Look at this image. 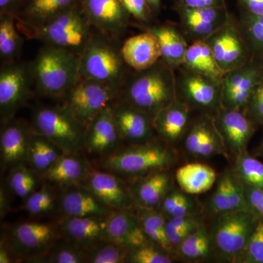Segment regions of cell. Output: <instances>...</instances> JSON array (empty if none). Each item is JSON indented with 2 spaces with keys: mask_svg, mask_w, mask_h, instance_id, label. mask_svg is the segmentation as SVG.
Listing matches in <instances>:
<instances>
[{
  "mask_svg": "<svg viewBox=\"0 0 263 263\" xmlns=\"http://www.w3.org/2000/svg\"><path fill=\"white\" fill-rule=\"evenodd\" d=\"M177 160L174 147L157 137L146 143L121 147L102 157L98 169L127 181L159 170L171 169Z\"/></svg>",
  "mask_w": 263,
  "mask_h": 263,
  "instance_id": "cell-1",
  "label": "cell"
},
{
  "mask_svg": "<svg viewBox=\"0 0 263 263\" xmlns=\"http://www.w3.org/2000/svg\"><path fill=\"white\" fill-rule=\"evenodd\" d=\"M161 59L146 70L138 71L124 84L120 98L152 119L177 98L176 73Z\"/></svg>",
  "mask_w": 263,
  "mask_h": 263,
  "instance_id": "cell-2",
  "label": "cell"
},
{
  "mask_svg": "<svg viewBox=\"0 0 263 263\" xmlns=\"http://www.w3.org/2000/svg\"><path fill=\"white\" fill-rule=\"evenodd\" d=\"M29 65L43 96L61 99L81 79L80 57L65 48L44 45Z\"/></svg>",
  "mask_w": 263,
  "mask_h": 263,
  "instance_id": "cell-3",
  "label": "cell"
},
{
  "mask_svg": "<svg viewBox=\"0 0 263 263\" xmlns=\"http://www.w3.org/2000/svg\"><path fill=\"white\" fill-rule=\"evenodd\" d=\"M21 32L28 39L65 48L80 56L92 37L91 26L81 5L62 12L45 23L29 25L17 22Z\"/></svg>",
  "mask_w": 263,
  "mask_h": 263,
  "instance_id": "cell-4",
  "label": "cell"
},
{
  "mask_svg": "<svg viewBox=\"0 0 263 263\" xmlns=\"http://www.w3.org/2000/svg\"><path fill=\"white\" fill-rule=\"evenodd\" d=\"M114 41L99 32L92 34L79 56L81 79L99 81L122 91L127 80L128 66Z\"/></svg>",
  "mask_w": 263,
  "mask_h": 263,
  "instance_id": "cell-5",
  "label": "cell"
},
{
  "mask_svg": "<svg viewBox=\"0 0 263 263\" xmlns=\"http://www.w3.org/2000/svg\"><path fill=\"white\" fill-rule=\"evenodd\" d=\"M258 219L248 209L213 216L209 231L215 258L220 262L237 263Z\"/></svg>",
  "mask_w": 263,
  "mask_h": 263,
  "instance_id": "cell-6",
  "label": "cell"
},
{
  "mask_svg": "<svg viewBox=\"0 0 263 263\" xmlns=\"http://www.w3.org/2000/svg\"><path fill=\"white\" fill-rule=\"evenodd\" d=\"M33 131L46 137L65 154L84 149L86 127L65 105L41 106L34 110Z\"/></svg>",
  "mask_w": 263,
  "mask_h": 263,
  "instance_id": "cell-7",
  "label": "cell"
},
{
  "mask_svg": "<svg viewBox=\"0 0 263 263\" xmlns=\"http://www.w3.org/2000/svg\"><path fill=\"white\" fill-rule=\"evenodd\" d=\"M5 235L18 262H43L46 254L62 238L57 224L38 221L19 223Z\"/></svg>",
  "mask_w": 263,
  "mask_h": 263,
  "instance_id": "cell-8",
  "label": "cell"
},
{
  "mask_svg": "<svg viewBox=\"0 0 263 263\" xmlns=\"http://www.w3.org/2000/svg\"><path fill=\"white\" fill-rule=\"evenodd\" d=\"M122 90L90 79H81L63 97L62 105L85 127L108 105L120 98Z\"/></svg>",
  "mask_w": 263,
  "mask_h": 263,
  "instance_id": "cell-9",
  "label": "cell"
},
{
  "mask_svg": "<svg viewBox=\"0 0 263 263\" xmlns=\"http://www.w3.org/2000/svg\"><path fill=\"white\" fill-rule=\"evenodd\" d=\"M34 84L30 65L16 61L2 64L0 70V120L6 124L32 98Z\"/></svg>",
  "mask_w": 263,
  "mask_h": 263,
  "instance_id": "cell-10",
  "label": "cell"
},
{
  "mask_svg": "<svg viewBox=\"0 0 263 263\" xmlns=\"http://www.w3.org/2000/svg\"><path fill=\"white\" fill-rule=\"evenodd\" d=\"M176 74L177 98L192 110L214 117L221 105V81L179 67Z\"/></svg>",
  "mask_w": 263,
  "mask_h": 263,
  "instance_id": "cell-11",
  "label": "cell"
},
{
  "mask_svg": "<svg viewBox=\"0 0 263 263\" xmlns=\"http://www.w3.org/2000/svg\"><path fill=\"white\" fill-rule=\"evenodd\" d=\"M205 42L224 73L252 60V53L240 29L239 21L230 13L229 18Z\"/></svg>",
  "mask_w": 263,
  "mask_h": 263,
  "instance_id": "cell-12",
  "label": "cell"
},
{
  "mask_svg": "<svg viewBox=\"0 0 263 263\" xmlns=\"http://www.w3.org/2000/svg\"><path fill=\"white\" fill-rule=\"evenodd\" d=\"M263 79V68L256 59L224 74L221 81V105L245 110L252 91Z\"/></svg>",
  "mask_w": 263,
  "mask_h": 263,
  "instance_id": "cell-13",
  "label": "cell"
},
{
  "mask_svg": "<svg viewBox=\"0 0 263 263\" xmlns=\"http://www.w3.org/2000/svg\"><path fill=\"white\" fill-rule=\"evenodd\" d=\"M185 152L195 159L228 155L214 117L200 114L191 121L182 140Z\"/></svg>",
  "mask_w": 263,
  "mask_h": 263,
  "instance_id": "cell-14",
  "label": "cell"
},
{
  "mask_svg": "<svg viewBox=\"0 0 263 263\" xmlns=\"http://www.w3.org/2000/svg\"><path fill=\"white\" fill-rule=\"evenodd\" d=\"M81 8L91 27L111 39L122 35L129 25L130 15L120 0H82Z\"/></svg>",
  "mask_w": 263,
  "mask_h": 263,
  "instance_id": "cell-15",
  "label": "cell"
},
{
  "mask_svg": "<svg viewBox=\"0 0 263 263\" xmlns=\"http://www.w3.org/2000/svg\"><path fill=\"white\" fill-rule=\"evenodd\" d=\"M79 184L88 189L111 210L136 209L127 181L112 173L92 169L87 178Z\"/></svg>",
  "mask_w": 263,
  "mask_h": 263,
  "instance_id": "cell-16",
  "label": "cell"
},
{
  "mask_svg": "<svg viewBox=\"0 0 263 263\" xmlns=\"http://www.w3.org/2000/svg\"><path fill=\"white\" fill-rule=\"evenodd\" d=\"M174 10L179 15L180 29L191 43L205 41L226 23L230 15L227 7L191 8L174 6Z\"/></svg>",
  "mask_w": 263,
  "mask_h": 263,
  "instance_id": "cell-17",
  "label": "cell"
},
{
  "mask_svg": "<svg viewBox=\"0 0 263 263\" xmlns=\"http://www.w3.org/2000/svg\"><path fill=\"white\" fill-rule=\"evenodd\" d=\"M214 119L228 155L235 157L247 150L256 125L245 110L221 107Z\"/></svg>",
  "mask_w": 263,
  "mask_h": 263,
  "instance_id": "cell-18",
  "label": "cell"
},
{
  "mask_svg": "<svg viewBox=\"0 0 263 263\" xmlns=\"http://www.w3.org/2000/svg\"><path fill=\"white\" fill-rule=\"evenodd\" d=\"M116 124L122 141L127 145L139 144L158 137L154 127L153 119L122 99L113 103Z\"/></svg>",
  "mask_w": 263,
  "mask_h": 263,
  "instance_id": "cell-19",
  "label": "cell"
},
{
  "mask_svg": "<svg viewBox=\"0 0 263 263\" xmlns=\"http://www.w3.org/2000/svg\"><path fill=\"white\" fill-rule=\"evenodd\" d=\"M31 124L21 119H13L2 125L0 134L1 168L10 171L27 164L29 143L32 134Z\"/></svg>",
  "mask_w": 263,
  "mask_h": 263,
  "instance_id": "cell-20",
  "label": "cell"
},
{
  "mask_svg": "<svg viewBox=\"0 0 263 263\" xmlns=\"http://www.w3.org/2000/svg\"><path fill=\"white\" fill-rule=\"evenodd\" d=\"M112 105L100 111L85 129L84 149L91 155L103 157L121 148L123 141L116 124Z\"/></svg>",
  "mask_w": 263,
  "mask_h": 263,
  "instance_id": "cell-21",
  "label": "cell"
},
{
  "mask_svg": "<svg viewBox=\"0 0 263 263\" xmlns=\"http://www.w3.org/2000/svg\"><path fill=\"white\" fill-rule=\"evenodd\" d=\"M62 238L85 252L108 240L106 217H66L57 223Z\"/></svg>",
  "mask_w": 263,
  "mask_h": 263,
  "instance_id": "cell-22",
  "label": "cell"
},
{
  "mask_svg": "<svg viewBox=\"0 0 263 263\" xmlns=\"http://www.w3.org/2000/svg\"><path fill=\"white\" fill-rule=\"evenodd\" d=\"M126 181L136 208L155 209H158L164 197L176 183L171 169L159 170Z\"/></svg>",
  "mask_w": 263,
  "mask_h": 263,
  "instance_id": "cell-23",
  "label": "cell"
},
{
  "mask_svg": "<svg viewBox=\"0 0 263 263\" xmlns=\"http://www.w3.org/2000/svg\"><path fill=\"white\" fill-rule=\"evenodd\" d=\"M206 209L212 217L233 211L249 210L243 183L233 167L226 169L218 176L215 189L208 202Z\"/></svg>",
  "mask_w": 263,
  "mask_h": 263,
  "instance_id": "cell-24",
  "label": "cell"
},
{
  "mask_svg": "<svg viewBox=\"0 0 263 263\" xmlns=\"http://www.w3.org/2000/svg\"><path fill=\"white\" fill-rule=\"evenodd\" d=\"M60 209L66 217H106L111 209L82 185L60 187Z\"/></svg>",
  "mask_w": 263,
  "mask_h": 263,
  "instance_id": "cell-25",
  "label": "cell"
},
{
  "mask_svg": "<svg viewBox=\"0 0 263 263\" xmlns=\"http://www.w3.org/2000/svg\"><path fill=\"white\" fill-rule=\"evenodd\" d=\"M192 109L179 98L162 109L153 119L157 136L174 146L181 141L191 123Z\"/></svg>",
  "mask_w": 263,
  "mask_h": 263,
  "instance_id": "cell-26",
  "label": "cell"
},
{
  "mask_svg": "<svg viewBox=\"0 0 263 263\" xmlns=\"http://www.w3.org/2000/svg\"><path fill=\"white\" fill-rule=\"evenodd\" d=\"M109 241L128 251L149 240L146 238L134 210H113L107 216Z\"/></svg>",
  "mask_w": 263,
  "mask_h": 263,
  "instance_id": "cell-27",
  "label": "cell"
},
{
  "mask_svg": "<svg viewBox=\"0 0 263 263\" xmlns=\"http://www.w3.org/2000/svg\"><path fill=\"white\" fill-rule=\"evenodd\" d=\"M120 51L128 67L136 72L146 70L161 60L160 45L149 31L128 38Z\"/></svg>",
  "mask_w": 263,
  "mask_h": 263,
  "instance_id": "cell-28",
  "label": "cell"
},
{
  "mask_svg": "<svg viewBox=\"0 0 263 263\" xmlns=\"http://www.w3.org/2000/svg\"><path fill=\"white\" fill-rule=\"evenodd\" d=\"M157 38L160 45L161 59L175 70L179 69L184 62L189 42L179 26L174 23L146 27Z\"/></svg>",
  "mask_w": 263,
  "mask_h": 263,
  "instance_id": "cell-29",
  "label": "cell"
},
{
  "mask_svg": "<svg viewBox=\"0 0 263 263\" xmlns=\"http://www.w3.org/2000/svg\"><path fill=\"white\" fill-rule=\"evenodd\" d=\"M91 168L80 152L64 154L42 176L43 181L62 187L81 183L87 178Z\"/></svg>",
  "mask_w": 263,
  "mask_h": 263,
  "instance_id": "cell-30",
  "label": "cell"
},
{
  "mask_svg": "<svg viewBox=\"0 0 263 263\" xmlns=\"http://www.w3.org/2000/svg\"><path fill=\"white\" fill-rule=\"evenodd\" d=\"M175 181L185 193L192 195L206 193L214 187L217 180L215 170L202 162H190L174 173Z\"/></svg>",
  "mask_w": 263,
  "mask_h": 263,
  "instance_id": "cell-31",
  "label": "cell"
},
{
  "mask_svg": "<svg viewBox=\"0 0 263 263\" xmlns=\"http://www.w3.org/2000/svg\"><path fill=\"white\" fill-rule=\"evenodd\" d=\"M82 0H28L15 15L17 22L37 25L45 23L65 10L81 5Z\"/></svg>",
  "mask_w": 263,
  "mask_h": 263,
  "instance_id": "cell-32",
  "label": "cell"
},
{
  "mask_svg": "<svg viewBox=\"0 0 263 263\" xmlns=\"http://www.w3.org/2000/svg\"><path fill=\"white\" fill-rule=\"evenodd\" d=\"M175 254L178 260L190 262L215 258L210 231L205 222L175 249Z\"/></svg>",
  "mask_w": 263,
  "mask_h": 263,
  "instance_id": "cell-33",
  "label": "cell"
},
{
  "mask_svg": "<svg viewBox=\"0 0 263 263\" xmlns=\"http://www.w3.org/2000/svg\"><path fill=\"white\" fill-rule=\"evenodd\" d=\"M181 67L220 81L226 74L218 65L212 49L205 41L190 43Z\"/></svg>",
  "mask_w": 263,
  "mask_h": 263,
  "instance_id": "cell-34",
  "label": "cell"
},
{
  "mask_svg": "<svg viewBox=\"0 0 263 263\" xmlns=\"http://www.w3.org/2000/svg\"><path fill=\"white\" fill-rule=\"evenodd\" d=\"M65 153L46 137L32 131L27 164L41 177Z\"/></svg>",
  "mask_w": 263,
  "mask_h": 263,
  "instance_id": "cell-35",
  "label": "cell"
},
{
  "mask_svg": "<svg viewBox=\"0 0 263 263\" xmlns=\"http://www.w3.org/2000/svg\"><path fill=\"white\" fill-rule=\"evenodd\" d=\"M202 209L195 195H190L179 186H174L164 197L157 210L168 219L202 214Z\"/></svg>",
  "mask_w": 263,
  "mask_h": 263,
  "instance_id": "cell-36",
  "label": "cell"
},
{
  "mask_svg": "<svg viewBox=\"0 0 263 263\" xmlns=\"http://www.w3.org/2000/svg\"><path fill=\"white\" fill-rule=\"evenodd\" d=\"M20 32L15 15L0 13V58L3 63L18 60L24 43Z\"/></svg>",
  "mask_w": 263,
  "mask_h": 263,
  "instance_id": "cell-37",
  "label": "cell"
},
{
  "mask_svg": "<svg viewBox=\"0 0 263 263\" xmlns=\"http://www.w3.org/2000/svg\"><path fill=\"white\" fill-rule=\"evenodd\" d=\"M135 212L146 238L176 256L174 249L167 238L166 231L167 219L155 209L137 207Z\"/></svg>",
  "mask_w": 263,
  "mask_h": 263,
  "instance_id": "cell-38",
  "label": "cell"
},
{
  "mask_svg": "<svg viewBox=\"0 0 263 263\" xmlns=\"http://www.w3.org/2000/svg\"><path fill=\"white\" fill-rule=\"evenodd\" d=\"M9 173L6 184L10 193L24 200L41 187L43 182L41 175L27 164L17 166Z\"/></svg>",
  "mask_w": 263,
  "mask_h": 263,
  "instance_id": "cell-39",
  "label": "cell"
},
{
  "mask_svg": "<svg viewBox=\"0 0 263 263\" xmlns=\"http://www.w3.org/2000/svg\"><path fill=\"white\" fill-rule=\"evenodd\" d=\"M60 206V194L53 185L43 181L41 187L24 200L23 209L29 215L42 216L53 212Z\"/></svg>",
  "mask_w": 263,
  "mask_h": 263,
  "instance_id": "cell-40",
  "label": "cell"
},
{
  "mask_svg": "<svg viewBox=\"0 0 263 263\" xmlns=\"http://www.w3.org/2000/svg\"><path fill=\"white\" fill-rule=\"evenodd\" d=\"M233 168L243 184L263 190V162L247 150L235 156Z\"/></svg>",
  "mask_w": 263,
  "mask_h": 263,
  "instance_id": "cell-41",
  "label": "cell"
},
{
  "mask_svg": "<svg viewBox=\"0 0 263 263\" xmlns=\"http://www.w3.org/2000/svg\"><path fill=\"white\" fill-rule=\"evenodd\" d=\"M238 21L252 58H257L263 51V15H251L241 11Z\"/></svg>",
  "mask_w": 263,
  "mask_h": 263,
  "instance_id": "cell-42",
  "label": "cell"
},
{
  "mask_svg": "<svg viewBox=\"0 0 263 263\" xmlns=\"http://www.w3.org/2000/svg\"><path fill=\"white\" fill-rule=\"evenodd\" d=\"M177 260L174 254L151 240L128 251L126 258L129 263H173Z\"/></svg>",
  "mask_w": 263,
  "mask_h": 263,
  "instance_id": "cell-43",
  "label": "cell"
},
{
  "mask_svg": "<svg viewBox=\"0 0 263 263\" xmlns=\"http://www.w3.org/2000/svg\"><path fill=\"white\" fill-rule=\"evenodd\" d=\"M44 262L86 263V254L85 251L61 238L46 254Z\"/></svg>",
  "mask_w": 263,
  "mask_h": 263,
  "instance_id": "cell-44",
  "label": "cell"
},
{
  "mask_svg": "<svg viewBox=\"0 0 263 263\" xmlns=\"http://www.w3.org/2000/svg\"><path fill=\"white\" fill-rule=\"evenodd\" d=\"M86 263L126 262L128 250L113 242L104 241L86 252Z\"/></svg>",
  "mask_w": 263,
  "mask_h": 263,
  "instance_id": "cell-45",
  "label": "cell"
},
{
  "mask_svg": "<svg viewBox=\"0 0 263 263\" xmlns=\"http://www.w3.org/2000/svg\"><path fill=\"white\" fill-rule=\"evenodd\" d=\"M237 263H263V219L259 218Z\"/></svg>",
  "mask_w": 263,
  "mask_h": 263,
  "instance_id": "cell-46",
  "label": "cell"
},
{
  "mask_svg": "<svg viewBox=\"0 0 263 263\" xmlns=\"http://www.w3.org/2000/svg\"><path fill=\"white\" fill-rule=\"evenodd\" d=\"M245 112L256 126L263 125V79L254 87Z\"/></svg>",
  "mask_w": 263,
  "mask_h": 263,
  "instance_id": "cell-47",
  "label": "cell"
},
{
  "mask_svg": "<svg viewBox=\"0 0 263 263\" xmlns=\"http://www.w3.org/2000/svg\"><path fill=\"white\" fill-rule=\"evenodd\" d=\"M130 16L142 24L149 23L153 13L144 0H120Z\"/></svg>",
  "mask_w": 263,
  "mask_h": 263,
  "instance_id": "cell-48",
  "label": "cell"
},
{
  "mask_svg": "<svg viewBox=\"0 0 263 263\" xmlns=\"http://www.w3.org/2000/svg\"><path fill=\"white\" fill-rule=\"evenodd\" d=\"M246 202L249 210L263 219V190L243 184Z\"/></svg>",
  "mask_w": 263,
  "mask_h": 263,
  "instance_id": "cell-49",
  "label": "cell"
},
{
  "mask_svg": "<svg viewBox=\"0 0 263 263\" xmlns=\"http://www.w3.org/2000/svg\"><path fill=\"white\" fill-rule=\"evenodd\" d=\"M174 6L191 8L227 7L226 0H174Z\"/></svg>",
  "mask_w": 263,
  "mask_h": 263,
  "instance_id": "cell-50",
  "label": "cell"
},
{
  "mask_svg": "<svg viewBox=\"0 0 263 263\" xmlns=\"http://www.w3.org/2000/svg\"><path fill=\"white\" fill-rule=\"evenodd\" d=\"M241 11L248 14L263 15V0H236Z\"/></svg>",
  "mask_w": 263,
  "mask_h": 263,
  "instance_id": "cell-51",
  "label": "cell"
},
{
  "mask_svg": "<svg viewBox=\"0 0 263 263\" xmlns=\"http://www.w3.org/2000/svg\"><path fill=\"white\" fill-rule=\"evenodd\" d=\"M12 262H18L4 234L2 235L0 240V263Z\"/></svg>",
  "mask_w": 263,
  "mask_h": 263,
  "instance_id": "cell-52",
  "label": "cell"
},
{
  "mask_svg": "<svg viewBox=\"0 0 263 263\" xmlns=\"http://www.w3.org/2000/svg\"><path fill=\"white\" fill-rule=\"evenodd\" d=\"M28 0H0V13L17 15Z\"/></svg>",
  "mask_w": 263,
  "mask_h": 263,
  "instance_id": "cell-53",
  "label": "cell"
},
{
  "mask_svg": "<svg viewBox=\"0 0 263 263\" xmlns=\"http://www.w3.org/2000/svg\"><path fill=\"white\" fill-rule=\"evenodd\" d=\"M9 190L6 183H2L0 188V216L3 219L10 209Z\"/></svg>",
  "mask_w": 263,
  "mask_h": 263,
  "instance_id": "cell-54",
  "label": "cell"
},
{
  "mask_svg": "<svg viewBox=\"0 0 263 263\" xmlns=\"http://www.w3.org/2000/svg\"><path fill=\"white\" fill-rule=\"evenodd\" d=\"M154 15L158 14L161 10L162 0H144Z\"/></svg>",
  "mask_w": 263,
  "mask_h": 263,
  "instance_id": "cell-55",
  "label": "cell"
},
{
  "mask_svg": "<svg viewBox=\"0 0 263 263\" xmlns=\"http://www.w3.org/2000/svg\"><path fill=\"white\" fill-rule=\"evenodd\" d=\"M257 154H258L259 157H262L263 159V137L262 141H261L260 144H259L258 148H257Z\"/></svg>",
  "mask_w": 263,
  "mask_h": 263,
  "instance_id": "cell-56",
  "label": "cell"
},
{
  "mask_svg": "<svg viewBox=\"0 0 263 263\" xmlns=\"http://www.w3.org/2000/svg\"><path fill=\"white\" fill-rule=\"evenodd\" d=\"M255 59L259 62V64H260V65L262 66L263 68V51Z\"/></svg>",
  "mask_w": 263,
  "mask_h": 263,
  "instance_id": "cell-57",
  "label": "cell"
}]
</instances>
